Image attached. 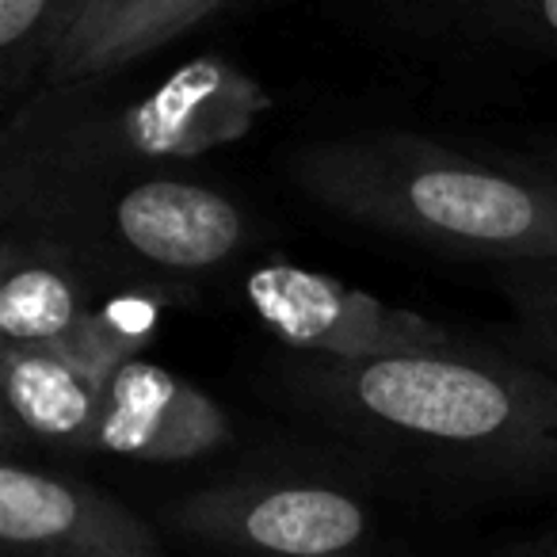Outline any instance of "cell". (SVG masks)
Here are the masks:
<instances>
[{"instance_id":"1","label":"cell","mask_w":557,"mask_h":557,"mask_svg":"<svg viewBox=\"0 0 557 557\" xmlns=\"http://www.w3.org/2000/svg\"><path fill=\"white\" fill-rule=\"evenodd\" d=\"M275 389L325 432L450 485L557 481V379L527 356L466 336L367 363L290 351Z\"/></svg>"},{"instance_id":"9","label":"cell","mask_w":557,"mask_h":557,"mask_svg":"<svg viewBox=\"0 0 557 557\" xmlns=\"http://www.w3.org/2000/svg\"><path fill=\"white\" fill-rule=\"evenodd\" d=\"M225 4L233 0H73L39 77L42 92L100 85L199 32Z\"/></svg>"},{"instance_id":"12","label":"cell","mask_w":557,"mask_h":557,"mask_svg":"<svg viewBox=\"0 0 557 557\" xmlns=\"http://www.w3.org/2000/svg\"><path fill=\"white\" fill-rule=\"evenodd\" d=\"M0 271V341L54 348L77 333L92 306L85 271L12 233H4Z\"/></svg>"},{"instance_id":"15","label":"cell","mask_w":557,"mask_h":557,"mask_svg":"<svg viewBox=\"0 0 557 557\" xmlns=\"http://www.w3.org/2000/svg\"><path fill=\"white\" fill-rule=\"evenodd\" d=\"M493 268L516 313L523 356L557 379V290L539 283L523 263H493Z\"/></svg>"},{"instance_id":"4","label":"cell","mask_w":557,"mask_h":557,"mask_svg":"<svg viewBox=\"0 0 557 557\" xmlns=\"http://www.w3.org/2000/svg\"><path fill=\"white\" fill-rule=\"evenodd\" d=\"M4 233L70 260L85 275L180 287L248 248V214L225 191L172 172L103 184L4 180Z\"/></svg>"},{"instance_id":"14","label":"cell","mask_w":557,"mask_h":557,"mask_svg":"<svg viewBox=\"0 0 557 557\" xmlns=\"http://www.w3.org/2000/svg\"><path fill=\"white\" fill-rule=\"evenodd\" d=\"M73 0H0V85L24 92L42 77Z\"/></svg>"},{"instance_id":"18","label":"cell","mask_w":557,"mask_h":557,"mask_svg":"<svg viewBox=\"0 0 557 557\" xmlns=\"http://www.w3.org/2000/svg\"><path fill=\"white\" fill-rule=\"evenodd\" d=\"M531 169H534V172H542V176H546L549 184H557V149H554V153H542V157H534V161H531Z\"/></svg>"},{"instance_id":"11","label":"cell","mask_w":557,"mask_h":557,"mask_svg":"<svg viewBox=\"0 0 557 557\" xmlns=\"http://www.w3.org/2000/svg\"><path fill=\"white\" fill-rule=\"evenodd\" d=\"M359 4L409 39L516 50L557 62V0H359Z\"/></svg>"},{"instance_id":"2","label":"cell","mask_w":557,"mask_h":557,"mask_svg":"<svg viewBox=\"0 0 557 557\" xmlns=\"http://www.w3.org/2000/svg\"><path fill=\"white\" fill-rule=\"evenodd\" d=\"M290 176L344 222L493 263L557 260V184L417 134L310 141Z\"/></svg>"},{"instance_id":"6","label":"cell","mask_w":557,"mask_h":557,"mask_svg":"<svg viewBox=\"0 0 557 557\" xmlns=\"http://www.w3.org/2000/svg\"><path fill=\"white\" fill-rule=\"evenodd\" d=\"M245 298L278 344L310 359L367 363V359L409 356L458 341V333L424 313L356 290L325 271L298 268L290 260L260 263L248 275Z\"/></svg>"},{"instance_id":"13","label":"cell","mask_w":557,"mask_h":557,"mask_svg":"<svg viewBox=\"0 0 557 557\" xmlns=\"http://www.w3.org/2000/svg\"><path fill=\"white\" fill-rule=\"evenodd\" d=\"M172 298H180V287L126 283V287H119L103 302L88 306L77 333L65 344H54V348H62L70 359H77L85 371H92L108 386L119 367L141 359V351L149 348V341L161 329V318L172 306Z\"/></svg>"},{"instance_id":"16","label":"cell","mask_w":557,"mask_h":557,"mask_svg":"<svg viewBox=\"0 0 557 557\" xmlns=\"http://www.w3.org/2000/svg\"><path fill=\"white\" fill-rule=\"evenodd\" d=\"M493 557H557V534H539V539L516 542V546H504Z\"/></svg>"},{"instance_id":"5","label":"cell","mask_w":557,"mask_h":557,"mask_svg":"<svg viewBox=\"0 0 557 557\" xmlns=\"http://www.w3.org/2000/svg\"><path fill=\"white\" fill-rule=\"evenodd\" d=\"M172 531L230 557H363L374 511L325 478H233L195 488L169 508Z\"/></svg>"},{"instance_id":"3","label":"cell","mask_w":557,"mask_h":557,"mask_svg":"<svg viewBox=\"0 0 557 557\" xmlns=\"http://www.w3.org/2000/svg\"><path fill=\"white\" fill-rule=\"evenodd\" d=\"M271 108L268 88L218 54L191 58L126 100L92 85L50 88L9 123L4 180L103 184L164 172L240 141Z\"/></svg>"},{"instance_id":"17","label":"cell","mask_w":557,"mask_h":557,"mask_svg":"<svg viewBox=\"0 0 557 557\" xmlns=\"http://www.w3.org/2000/svg\"><path fill=\"white\" fill-rule=\"evenodd\" d=\"M527 271H531L539 283H546V287L557 290V260H539V263H523Z\"/></svg>"},{"instance_id":"7","label":"cell","mask_w":557,"mask_h":557,"mask_svg":"<svg viewBox=\"0 0 557 557\" xmlns=\"http://www.w3.org/2000/svg\"><path fill=\"white\" fill-rule=\"evenodd\" d=\"M0 546L9 557H169L161 534L88 481L0 466Z\"/></svg>"},{"instance_id":"10","label":"cell","mask_w":557,"mask_h":557,"mask_svg":"<svg viewBox=\"0 0 557 557\" xmlns=\"http://www.w3.org/2000/svg\"><path fill=\"white\" fill-rule=\"evenodd\" d=\"M0 386L9 428L58 450H96L108 386L62 348L0 344Z\"/></svg>"},{"instance_id":"8","label":"cell","mask_w":557,"mask_h":557,"mask_svg":"<svg viewBox=\"0 0 557 557\" xmlns=\"http://www.w3.org/2000/svg\"><path fill=\"white\" fill-rule=\"evenodd\" d=\"M233 435L225 409L195 382L153 359H134L103 389L96 450L131 462L176 466L222 450Z\"/></svg>"}]
</instances>
